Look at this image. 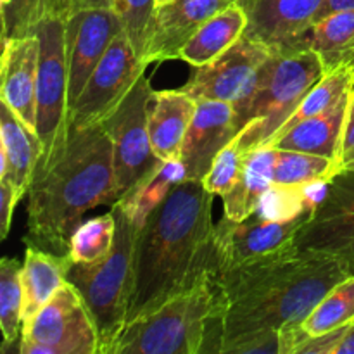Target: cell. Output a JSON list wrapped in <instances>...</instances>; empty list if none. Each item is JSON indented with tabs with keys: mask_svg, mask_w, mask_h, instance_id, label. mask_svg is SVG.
<instances>
[{
	"mask_svg": "<svg viewBox=\"0 0 354 354\" xmlns=\"http://www.w3.org/2000/svg\"><path fill=\"white\" fill-rule=\"evenodd\" d=\"M147 69L130 38L118 35L71 107V128L104 123Z\"/></svg>",
	"mask_w": 354,
	"mask_h": 354,
	"instance_id": "11",
	"label": "cell"
},
{
	"mask_svg": "<svg viewBox=\"0 0 354 354\" xmlns=\"http://www.w3.org/2000/svg\"><path fill=\"white\" fill-rule=\"evenodd\" d=\"M354 9V0H324L320 7V12H318V19H324V17L330 16V14L341 12V10H351Z\"/></svg>",
	"mask_w": 354,
	"mask_h": 354,
	"instance_id": "37",
	"label": "cell"
},
{
	"mask_svg": "<svg viewBox=\"0 0 354 354\" xmlns=\"http://www.w3.org/2000/svg\"><path fill=\"white\" fill-rule=\"evenodd\" d=\"M275 185L272 178V149H252L245 156L244 171L234 189L223 196V216L242 221L251 216L261 197Z\"/></svg>",
	"mask_w": 354,
	"mask_h": 354,
	"instance_id": "26",
	"label": "cell"
},
{
	"mask_svg": "<svg viewBox=\"0 0 354 354\" xmlns=\"http://www.w3.org/2000/svg\"><path fill=\"white\" fill-rule=\"evenodd\" d=\"M68 258L48 252L33 244L24 249L23 272V327L50 301L66 282Z\"/></svg>",
	"mask_w": 354,
	"mask_h": 354,
	"instance_id": "24",
	"label": "cell"
},
{
	"mask_svg": "<svg viewBox=\"0 0 354 354\" xmlns=\"http://www.w3.org/2000/svg\"><path fill=\"white\" fill-rule=\"evenodd\" d=\"M66 14V7H57L40 21L35 31L40 40L37 76V137L41 147L35 176L44 175L55 165L64 152L71 133Z\"/></svg>",
	"mask_w": 354,
	"mask_h": 354,
	"instance_id": "7",
	"label": "cell"
},
{
	"mask_svg": "<svg viewBox=\"0 0 354 354\" xmlns=\"http://www.w3.org/2000/svg\"><path fill=\"white\" fill-rule=\"evenodd\" d=\"M197 111V100L183 90L152 92L149 102V137L161 161L180 159L187 130Z\"/></svg>",
	"mask_w": 354,
	"mask_h": 354,
	"instance_id": "21",
	"label": "cell"
},
{
	"mask_svg": "<svg viewBox=\"0 0 354 354\" xmlns=\"http://www.w3.org/2000/svg\"><path fill=\"white\" fill-rule=\"evenodd\" d=\"M334 354H354V320L346 328V334L342 335Z\"/></svg>",
	"mask_w": 354,
	"mask_h": 354,
	"instance_id": "39",
	"label": "cell"
},
{
	"mask_svg": "<svg viewBox=\"0 0 354 354\" xmlns=\"http://www.w3.org/2000/svg\"><path fill=\"white\" fill-rule=\"evenodd\" d=\"M57 7L66 3L62 0H0L2 41L35 35L40 21Z\"/></svg>",
	"mask_w": 354,
	"mask_h": 354,
	"instance_id": "31",
	"label": "cell"
},
{
	"mask_svg": "<svg viewBox=\"0 0 354 354\" xmlns=\"http://www.w3.org/2000/svg\"><path fill=\"white\" fill-rule=\"evenodd\" d=\"M40 40L37 33L2 41L0 99L37 133V76Z\"/></svg>",
	"mask_w": 354,
	"mask_h": 354,
	"instance_id": "17",
	"label": "cell"
},
{
	"mask_svg": "<svg viewBox=\"0 0 354 354\" xmlns=\"http://www.w3.org/2000/svg\"><path fill=\"white\" fill-rule=\"evenodd\" d=\"M239 133L241 127L234 104L223 100H199L180 154L187 180L203 182L214 158Z\"/></svg>",
	"mask_w": 354,
	"mask_h": 354,
	"instance_id": "16",
	"label": "cell"
},
{
	"mask_svg": "<svg viewBox=\"0 0 354 354\" xmlns=\"http://www.w3.org/2000/svg\"><path fill=\"white\" fill-rule=\"evenodd\" d=\"M116 241V216L114 213L82 221L69 242L68 259L80 265H93L102 261L113 251Z\"/></svg>",
	"mask_w": 354,
	"mask_h": 354,
	"instance_id": "30",
	"label": "cell"
},
{
	"mask_svg": "<svg viewBox=\"0 0 354 354\" xmlns=\"http://www.w3.org/2000/svg\"><path fill=\"white\" fill-rule=\"evenodd\" d=\"M296 248L337 259L354 275V171H341L330 180L324 203L301 227Z\"/></svg>",
	"mask_w": 354,
	"mask_h": 354,
	"instance_id": "12",
	"label": "cell"
},
{
	"mask_svg": "<svg viewBox=\"0 0 354 354\" xmlns=\"http://www.w3.org/2000/svg\"><path fill=\"white\" fill-rule=\"evenodd\" d=\"M114 0H68L66 7L68 10H78V9H111Z\"/></svg>",
	"mask_w": 354,
	"mask_h": 354,
	"instance_id": "38",
	"label": "cell"
},
{
	"mask_svg": "<svg viewBox=\"0 0 354 354\" xmlns=\"http://www.w3.org/2000/svg\"><path fill=\"white\" fill-rule=\"evenodd\" d=\"M272 55V47L242 35L232 47L206 66L196 68L182 86L192 99L223 100L241 106L256 85L259 69Z\"/></svg>",
	"mask_w": 354,
	"mask_h": 354,
	"instance_id": "13",
	"label": "cell"
},
{
	"mask_svg": "<svg viewBox=\"0 0 354 354\" xmlns=\"http://www.w3.org/2000/svg\"><path fill=\"white\" fill-rule=\"evenodd\" d=\"M156 6H158V0H114L111 7L120 17L124 35L130 38L140 59L145 47V33H147Z\"/></svg>",
	"mask_w": 354,
	"mask_h": 354,
	"instance_id": "33",
	"label": "cell"
},
{
	"mask_svg": "<svg viewBox=\"0 0 354 354\" xmlns=\"http://www.w3.org/2000/svg\"><path fill=\"white\" fill-rule=\"evenodd\" d=\"M324 0H245L244 35L251 40L277 47L317 23Z\"/></svg>",
	"mask_w": 354,
	"mask_h": 354,
	"instance_id": "18",
	"label": "cell"
},
{
	"mask_svg": "<svg viewBox=\"0 0 354 354\" xmlns=\"http://www.w3.org/2000/svg\"><path fill=\"white\" fill-rule=\"evenodd\" d=\"M245 156H248V152L241 147L239 138L235 137L234 140L214 158L206 178L203 180L204 187H206L211 194H214V196H227V194L234 189L235 183L239 182L242 171H244Z\"/></svg>",
	"mask_w": 354,
	"mask_h": 354,
	"instance_id": "32",
	"label": "cell"
},
{
	"mask_svg": "<svg viewBox=\"0 0 354 354\" xmlns=\"http://www.w3.org/2000/svg\"><path fill=\"white\" fill-rule=\"evenodd\" d=\"M248 14L239 2L230 3L206 21L180 52V59L192 68L214 61L244 35Z\"/></svg>",
	"mask_w": 354,
	"mask_h": 354,
	"instance_id": "25",
	"label": "cell"
},
{
	"mask_svg": "<svg viewBox=\"0 0 354 354\" xmlns=\"http://www.w3.org/2000/svg\"><path fill=\"white\" fill-rule=\"evenodd\" d=\"M349 97L337 104L334 109L308 118V120L290 127L289 130L275 135L265 147L306 152V154L322 156V158L339 162L342 131H344L349 109Z\"/></svg>",
	"mask_w": 354,
	"mask_h": 354,
	"instance_id": "23",
	"label": "cell"
},
{
	"mask_svg": "<svg viewBox=\"0 0 354 354\" xmlns=\"http://www.w3.org/2000/svg\"><path fill=\"white\" fill-rule=\"evenodd\" d=\"M41 147L31 131L9 106L0 102V178H7L16 190L17 201L28 196Z\"/></svg>",
	"mask_w": 354,
	"mask_h": 354,
	"instance_id": "20",
	"label": "cell"
},
{
	"mask_svg": "<svg viewBox=\"0 0 354 354\" xmlns=\"http://www.w3.org/2000/svg\"><path fill=\"white\" fill-rule=\"evenodd\" d=\"M308 218L270 220L252 213L245 220L234 221L223 216L211 237V282L296 252V237Z\"/></svg>",
	"mask_w": 354,
	"mask_h": 354,
	"instance_id": "8",
	"label": "cell"
},
{
	"mask_svg": "<svg viewBox=\"0 0 354 354\" xmlns=\"http://www.w3.org/2000/svg\"><path fill=\"white\" fill-rule=\"evenodd\" d=\"M348 277L337 259L296 251L214 282L220 301L216 353L244 335L301 324Z\"/></svg>",
	"mask_w": 354,
	"mask_h": 354,
	"instance_id": "2",
	"label": "cell"
},
{
	"mask_svg": "<svg viewBox=\"0 0 354 354\" xmlns=\"http://www.w3.org/2000/svg\"><path fill=\"white\" fill-rule=\"evenodd\" d=\"M272 149V178L275 185H301V183L327 180L339 175L337 162L306 152Z\"/></svg>",
	"mask_w": 354,
	"mask_h": 354,
	"instance_id": "29",
	"label": "cell"
},
{
	"mask_svg": "<svg viewBox=\"0 0 354 354\" xmlns=\"http://www.w3.org/2000/svg\"><path fill=\"white\" fill-rule=\"evenodd\" d=\"M351 102L354 104V90H353V92H351Z\"/></svg>",
	"mask_w": 354,
	"mask_h": 354,
	"instance_id": "41",
	"label": "cell"
},
{
	"mask_svg": "<svg viewBox=\"0 0 354 354\" xmlns=\"http://www.w3.org/2000/svg\"><path fill=\"white\" fill-rule=\"evenodd\" d=\"M218 315L220 301L207 272L192 289L127 325L111 354L204 353L209 324L218 320Z\"/></svg>",
	"mask_w": 354,
	"mask_h": 354,
	"instance_id": "6",
	"label": "cell"
},
{
	"mask_svg": "<svg viewBox=\"0 0 354 354\" xmlns=\"http://www.w3.org/2000/svg\"><path fill=\"white\" fill-rule=\"evenodd\" d=\"M165 2H169V0H158V3H165Z\"/></svg>",
	"mask_w": 354,
	"mask_h": 354,
	"instance_id": "40",
	"label": "cell"
},
{
	"mask_svg": "<svg viewBox=\"0 0 354 354\" xmlns=\"http://www.w3.org/2000/svg\"><path fill=\"white\" fill-rule=\"evenodd\" d=\"M237 2H239V3H242V2H245V0H237Z\"/></svg>",
	"mask_w": 354,
	"mask_h": 354,
	"instance_id": "42",
	"label": "cell"
},
{
	"mask_svg": "<svg viewBox=\"0 0 354 354\" xmlns=\"http://www.w3.org/2000/svg\"><path fill=\"white\" fill-rule=\"evenodd\" d=\"M324 75V64L315 52L272 48L252 92L235 107L241 147L249 152L266 145Z\"/></svg>",
	"mask_w": 354,
	"mask_h": 354,
	"instance_id": "4",
	"label": "cell"
},
{
	"mask_svg": "<svg viewBox=\"0 0 354 354\" xmlns=\"http://www.w3.org/2000/svg\"><path fill=\"white\" fill-rule=\"evenodd\" d=\"M21 354H100L99 334L82 294L66 280L23 327Z\"/></svg>",
	"mask_w": 354,
	"mask_h": 354,
	"instance_id": "9",
	"label": "cell"
},
{
	"mask_svg": "<svg viewBox=\"0 0 354 354\" xmlns=\"http://www.w3.org/2000/svg\"><path fill=\"white\" fill-rule=\"evenodd\" d=\"M19 204L12 183L7 178H0V237L7 239L10 232V221L16 206Z\"/></svg>",
	"mask_w": 354,
	"mask_h": 354,
	"instance_id": "36",
	"label": "cell"
},
{
	"mask_svg": "<svg viewBox=\"0 0 354 354\" xmlns=\"http://www.w3.org/2000/svg\"><path fill=\"white\" fill-rule=\"evenodd\" d=\"M354 320V275L328 290L324 299L297 325L280 330V354H296L308 337H320Z\"/></svg>",
	"mask_w": 354,
	"mask_h": 354,
	"instance_id": "22",
	"label": "cell"
},
{
	"mask_svg": "<svg viewBox=\"0 0 354 354\" xmlns=\"http://www.w3.org/2000/svg\"><path fill=\"white\" fill-rule=\"evenodd\" d=\"M23 263L14 258L0 261V328L2 353L14 348L23 335Z\"/></svg>",
	"mask_w": 354,
	"mask_h": 354,
	"instance_id": "28",
	"label": "cell"
},
{
	"mask_svg": "<svg viewBox=\"0 0 354 354\" xmlns=\"http://www.w3.org/2000/svg\"><path fill=\"white\" fill-rule=\"evenodd\" d=\"M152 92L151 82L144 73L118 109L102 123L113 144L118 201L162 162L152 151L149 137V102Z\"/></svg>",
	"mask_w": 354,
	"mask_h": 354,
	"instance_id": "10",
	"label": "cell"
},
{
	"mask_svg": "<svg viewBox=\"0 0 354 354\" xmlns=\"http://www.w3.org/2000/svg\"><path fill=\"white\" fill-rule=\"evenodd\" d=\"M62 2H64V3H66V2H68V0H62Z\"/></svg>",
	"mask_w": 354,
	"mask_h": 354,
	"instance_id": "43",
	"label": "cell"
},
{
	"mask_svg": "<svg viewBox=\"0 0 354 354\" xmlns=\"http://www.w3.org/2000/svg\"><path fill=\"white\" fill-rule=\"evenodd\" d=\"M214 194L197 180L176 183L135 241L127 325L192 289L211 265Z\"/></svg>",
	"mask_w": 354,
	"mask_h": 354,
	"instance_id": "1",
	"label": "cell"
},
{
	"mask_svg": "<svg viewBox=\"0 0 354 354\" xmlns=\"http://www.w3.org/2000/svg\"><path fill=\"white\" fill-rule=\"evenodd\" d=\"M275 50H311L320 57L325 73L354 66V9L330 14L303 33L277 45Z\"/></svg>",
	"mask_w": 354,
	"mask_h": 354,
	"instance_id": "19",
	"label": "cell"
},
{
	"mask_svg": "<svg viewBox=\"0 0 354 354\" xmlns=\"http://www.w3.org/2000/svg\"><path fill=\"white\" fill-rule=\"evenodd\" d=\"M237 0H169L156 6L145 33L142 61L152 62L180 59L187 41L209 17Z\"/></svg>",
	"mask_w": 354,
	"mask_h": 354,
	"instance_id": "15",
	"label": "cell"
},
{
	"mask_svg": "<svg viewBox=\"0 0 354 354\" xmlns=\"http://www.w3.org/2000/svg\"><path fill=\"white\" fill-rule=\"evenodd\" d=\"M218 353L227 354H280V332H256V334L244 335L235 341L227 342L220 348Z\"/></svg>",
	"mask_w": 354,
	"mask_h": 354,
	"instance_id": "34",
	"label": "cell"
},
{
	"mask_svg": "<svg viewBox=\"0 0 354 354\" xmlns=\"http://www.w3.org/2000/svg\"><path fill=\"white\" fill-rule=\"evenodd\" d=\"M187 180L185 166L180 159L162 161L158 169L145 176L128 194H124L116 204H120L124 213L140 228L145 223L149 214L166 199L176 183Z\"/></svg>",
	"mask_w": 354,
	"mask_h": 354,
	"instance_id": "27",
	"label": "cell"
},
{
	"mask_svg": "<svg viewBox=\"0 0 354 354\" xmlns=\"http://www.w3.org/2000/svg\"><path fill=\"white\" fill-rule=\"evenodd\" d=\"M111 211L116 216V241L109 256L93 265H80L68 259L66 270V280L82 294L92 315L99 334L100 354H111L127 327L135 241L140 230L120 204H113Z\"/></svg>",
	"mask_w": 354,
	"mask_h": 354,
	"instance_id": "5",
	"label": "cell"
},
{
	"mask_svg": "<svg viewBox=\"0 0 354 354\" xmlns=\"http://www.w3.org/2000/svg\"><path fill=\"white\" fill-rule=\"evenodd\" d=\"M123 33V24L113 9H78L66 14V52L69 73V106L82 93L86 80Z\"/></svg>",
	"mask_w": 354,
	"mask_h": 354,
	"instance_id": "14",
	"label": "cell"
},
{
	"mask_svg": "<svg viewBox=\"0 0 354 354\" xmlns=\"http://www.w3.org/2000/svg\"><path fill=\"white\" fill-rule=\"evenodd\" d=\"M339 173L354 171V104L349 97L348 118H346L344 131H342L341 152H339Z\"/></svg>",
	"mask_w": 354,
	"mask_h": 354,
	"instance_id": "35",
	"label": "cell"
},
{
	"mask_svg": "<svg viewBox=\"0 0 354 354\" xmlns=\"http://www.w3.org/2000/svg\"><path fill=\"white\" fill-rule=\"evenodd\" d=\"M116 203L113 144L104 124L71 128L61 158L35 176L28 190L24 244L68 258L71 235L83 214Z\"/></svg>",
	"mask_w": 354,
	"mask_h": 354,
	"instance_id": "3",
	"label": "cell"
}]
</instances>
